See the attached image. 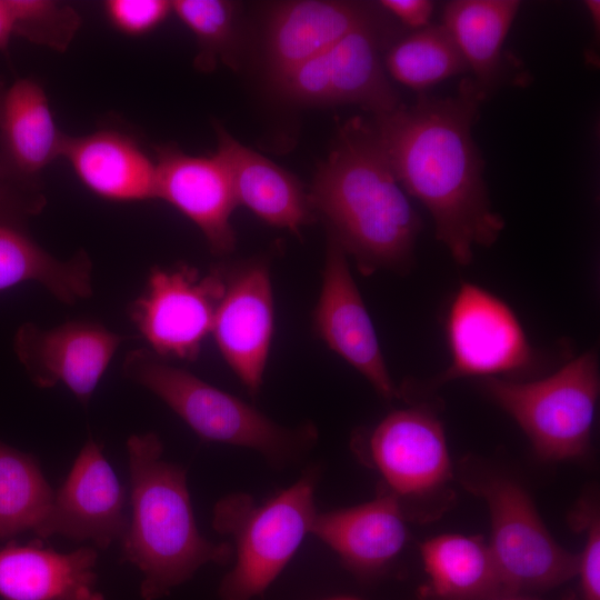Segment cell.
Listing matches in <instances>:
<instances>
[{"instance_id": "cell-1", "label": "cell", "mask_w": 600, "mask_h": 600, "mask_svg": "<svg viewBox=\"0 0 600 600\" xmlns=\"http://www.w3.org/2000/svg\"><path fill=\"white\" fill-rule=\"evenodd\" d=\"M486 93L464 79L453 97L420 96L371 123L398 182L429 210L437 239L461 266L471 263L474 246L493 244L504 228L471 134Z\"/></svg>"}, {"instance_id": "cell-2", "label": "cell", "mask_w": 600, "mask_h": 600, "mask_svg": "<svg viewBox=\"0 0 600 600\" xmlns=\"http://www.w3.org/2000/svg\"><path fill=\"white\" fill-rule=\"evenodd\" d=\"M308 198L361 274L410 271L422 222L371 123L354 117L339 128Z\"/></svg>"}, {"instance_id": "cell-3", "label": "cell", "mask_w": 600, "mask_h": 600, "mask_svg": "<svg viewBox=\"0 0 600 600\" xmlns=\"http://www.w3.org/2000/svg\"><path fill=\"white\" fill-rule=\"evenodd\" d=\"M154 432L127 441L131 518L122 537V560L142 573L140 597L159 600L184 583L204 564H226L229 543H212L199 532L186 470L162 459Z\"/></svg>"}, {"instance_id": "cell-4", "label": "cell", "mask_w": 600, "mask_h": 600, "mask_svg": "<svg viewBox=\"0 0 600 600\" xmlns=\"http://www.w3.org/2000/svg\"><path fill=\"white\" fill-rule=\"evenodd\" d=\"M122 372L161 399L201 439L256 450L273 466L297 461L317 440L312 424L283 427L148 348L129 351Z\"/></svg>"}, {"instance_id": "cell-5", "label": "cell", "mask_w": 600, "mask_h": 600, "mask_svg": "<svg viewBox=\"0 0 600 600\" xmlns=\"http://www.w3.org/2000/svg\"><path fill=\"white\" fill-rule=\"evenodd\" d=\"M317 468L263 504L232 493L213 508V528L234 544L232 569L219 586V600H253L278 578L310 533L317 513Z\"/></svg>"}, {"instance_id": "cell-6", "label": "cell", "mask_w": 600, "mask_h": 600, "mask_svg": "<svg viewBox=\"0 0 600 600\" xmlns=\"http://www.w3.org/2000/svg\"><path fill=\"white\" fill-rule=\"evenodd\" d=\"M463 463L459 479L487 504L488 543L507 593L546 591L577 577L578 556L553 539L521 482L479 461Z\"/></svg>"}, {"instance_id": "cell-7", "label": "cell", "mask_w": 600, "mask_h": 600, "mask_svg": "<svg viewBox=\"0 0 600 600\" xmlns=\"http://www.w3.org/2000/svg\"><path fill=\"white\" fill-rule=\"evenodd\" d=\"M479 386L518 423L540 459L563 461L589 451L600 391L594 350L538 380L486 378Z\"/></svg>"}, {"instance_id": "cell-8", "label": "cell", "mask_w": 600, "mask_h": 600, "mask_svg": "<svg viewBox=\"0 0 600 600\" xmlns=\"http://www.w3.org/2000/svg\"><path fill=\"white\" fill-rule=\"evenodd\" d=\"M367 457L382 478L383 491L407 520L441 513L453 492L452 466L441 420L424 403L390 412L366 438Z\"/></svg>"}, {"instance_id": "cell-9", "label": "cell", "mask_w": 600, "mask_h": 600, "mask_svg": "<svg viewBox=\"0 0 600 600\" xmlns=\"http://www.w3.org/2000/svg\"><path fill=\"white\" fill-rule=\"evenodd\" d=\"M226 291V264L202 273L187 263L153 267L131 303L132 322L162 359L194 361Z\"/></svg>"}, {"instance_id": "cell-10", "label": "cell", "mask_w": 600, "mask_h": 600, "mask_svg": "<svg viewBox=\"0 0 600 600\" xmlns=\"http://www.w3.org/2000/svg\"><path fill=\"white\" fill-rule=\"evenodd\" d=\"M450 362L433 386L476 377L502 378L531 370L538 360L512 308L489 290L463 282L444 320Z\"/></svg>"}, {"instance_id": "cell-11", "label": "cell", "mask_w": 600, "mask_h": 600, "mask_svg": "<svg viewBox=\"0 0 600 600\" xmlns=\"http://www.w3.org/2000/svg\"><path fill=\"white\" fill-rule=\"evenodd\" d=\"M387 40L379 16L272 82L284 100L306 106L352 103L383 114L400 98L388 80L379 51Z\"/></svg>"}, {"instance_id": "cell-12", "label": "cell", "mask_w": 600, "mask_h": 600, "mask_svg": "<svg viewBox=\"0 0 600 600\" xmlns=\"http://www.w3.org/2000/svg\"><path fill=\"white\" fill-rule=\"evenodd\" d=\"M316 334L360 372L386 400L403 397L389 373L348 256L327 232L322 286L312 318Z\"/></svg>"}, {"instance_id": "cell-13", "label": "cell", "mask_w": 600, "mask_h": 600, "mask_svg": "<svg viewBox=\"0 0 600 600\" xmlns=\"http://www.w3.org/2000/svg\"><path fill=\"white\" fill-rule=\"evenodd\" d=\"M274 330L269 263L254 258L226 266V291L212 331L227 364L256 397L262 386Z\"/></svg>"}, {"instance_id": "cell-14", "label": "cell", "mask_w": 600, "mask_h": 600, "mask_svg": "<svg viewBox=\"0 0 600 600\" xmlns=\"http://www.w3.org/2000/svg\"><path fill=\"white\" fill-rule=\"evenodd\" d=\"M124 507L122 484L101 446L89 439L34 533L39 539L62 536L79 542L91 541L106 550L126 533L129 519Z\"/></svg>"}, {"instance_id": "cell-15", "label": "cell", "mask_w": 600, "mask_h": 600, "mask_svg": "<svg viewBox=\"0 0 600 600\" xmlns=\"http://www.w3.org/2000/svg\"><path fill=\"white\" fill-rule=\"evenodd\" d=\"M123 340L90 321H68L51 329L24 323L14 334L13 349L37 387L62 383L87 406Z\"/></svg>"}, {"instance_id": "cell-16", "label": "cell", "mask_w": 600, "mask_h": 600, "mask_svg": "<svg viewBox=\"0 0 600 600\" xmlns=\"http://www.w3.org/2000/svg\"><path fill=\"white\" fill-rule=\"evenodd\" d=\"M156 153V199L190 219L214 256L231 253L236 248L231 214L238 203L222 160L216 153H186L173 143L157 147Z\"/></svg>"}, {"instance_id": "cell-17", "label": "cell", "mask_w": 600, "mask_h": 600, "mask_svg": "<svg viewBox=\"0 0 600 600\" xmlns=\"http://www.w3.org/2000/svg\"><path fill=\"white\" fill-rule=\"evenodd\" d=\"M377 16L371 6L354 1L298 0L274 6L264 43L271 83Z\"/></svg>"}, {"instance_id": "cell-18", "label": "cell", "mask_w": 600, "mask_h": 600, "mask_svg": "<svg viewBox=\"0 0 600 600\" xmlns=\"http://www.w3.org/2000/svg\"><path fill=\"white\" fill-rule=\"evenodd\" d=\"M41 206L0 192V291L22 282H37L63 303L92 294V262L83 249L61 260L38 244L20 218Z\"/></svg>"}, {"instance_id": "cell-19", "label": "cell", "mask_w": 600, "mask_h": 600, "mask_svg": "<svg viewBox=\"0 0 600 600\" xmlns=\"http://www.w3.org/2000/svg\"><path fill=\"white\" fill-rule=\"evenodd\" d=\"M216 154L224 163L238 204L247 207L268 224L301 236L317 218L308 193L289 171L243 146L218 121Z\"/></svg>"}, {"instance_id": "cell-20", "label": "cell", "mask_w": 600, "mask_h": 600, "mask_svg": "<svg viewBox=\"0 0 600 600\" xmlns=\"http://www.w3.org/2000/svg\"><path fill=\"white\" fill-rule=\"evenodd\" d=\"M407 521L398 501L380 490L369 502L317 512L310 533L331 548L347 568L371 576L401 552L408 537Z\"/></svg>"}, {"instance_id": "cell-21", "label": "cell", "mask_w": 600, "mask_h": 600, "mask_svg": "<svg viewBox=\"0 0 600 600\" xmlns=\"http://www.w3.org/2000/svg\"><path fill=\"white\" fill-rule=\"evenodd\" d=\"M94 547L58 552L40 540L0 549V597L6 600H104L97 589Z\"/></svg>"}, {"instance_id": "cell-22", "label": "cell", "mask_w": 600, "mask_h": 600, "mask_svg": "<svg viewBox=\"0 0 600 600\" xmlns=\"http://www.w3.org/2000/svg\"><path fill=\"white\" fill-rule=\"evenodd\" d=\"M61 158L93 193L112 201L156 199V162L130 137L99 130L64 137Z\"/></svg>"}, {"instance_id": "cell-23", "label": "cell", "mask_w": 600, "mask_h": 600, "mask_svg": "<svg viewBox=\"0 0 600 600\" xmlns=\"http://www.w3.org/2000/svg\"><path fill=\"white\" fill-rule=\"evenodd\" d=\"M66 134L58 129L48 97L32 79H18L0 94V148L4 168L31 179L61 158Z\"/></svg>"}, {"instance_id": "cell-24", "label": "cell", "mask_w": 600, "mask_h": 600, "mask_svg": "<svg viewBox=\"0 0 600 600\" xmlns=\"http://www.w3.org/2000/svg\"><path fill=\"white\" fill-rule=\"evenodd\" d=\"M420 553L428 576L420 600H497L508 594L482 537L443 533L424 540Z\"/></svg>"}, {"instance_id": "cell-25", "label": "cell", "mask_w": 600, "mask_h": 600, "mask_svg": "<svg viewBox=\"0 0 600 600\" xmlns=\"http://www.w3.org/2000/svg\"><path fill=\"white\" fill-rule=\"evenodd\" d=\"M519 8L517 0H454L444 7L442 24L486 92L500 73L502 44Z\"/></svg>"}, {"instance_id": "cell-26", "label": "cell", "mask_w": 600, "mask_h": 600, "mask_svg": "<svg viewBox=\"0 0 600 600\" xmlns=\"http://www.w3.org/2000/svg\"><path fill=\"white\" fill-rule=\"evenodd\" d=\"M53 497L38 461L0 441V539L36 532Z\"/></svg>"}, {"instance_id": "cell-27", "label": "cell", "mask_w": 600, "mask_h": 600, "mask_svg": "<svg viewBox=\"0 0 600 600\" xmlns=\"http://www.w3.org/2000/svg\"><path fill=\"white\" fill-rule=\"evenodd\" d=\"M386 66L397 81L416 90L469 70L443 24L424 27L398 40L387 52Z\"/></svg>"}, {"instance_id": "cell-28", "label": "cell", "mask_w": 600, "mask_h": 600, "mask_svg": "<svg viewBox=\"0 0 600 600\" xmlns=\"http://www.w3.org/2000/svg\"><path fill=\"white\" fill-rule=\"evenodd\" d=\"M172 12L194 34L198 51L194 67L212 71L218 62L233 68L236 3L224 0H174Z\"/></svg>"}, {"instance_id": "cell-29", "label": "cell", "mask_w": 600, "mask_h": 600, "mask_svg": "<svg viewBox=\"0 0 600 600\" xmlns=\"http://www.w3.org/2000/svg\"><path fill=\"white\" fill-rule=\"evenodd\" d=\"M13 33L56 51L70 46L81 24L71 6L52 0H8Z\"/></svg>"}, {"instance_id": "cell-30", "label": "cell", "mask_w": 600, "mask_h": 600, "mask_svg": "<svg viewBox=\"0 0 600 600\" xmlns=\"http://www.w3.org/2000/svg\"><path fill=\"white\" fill-rule=\"evenodd\" d=\"M584 531V543L578 554L577 576L580 578L581 600H600V520L598 507L584 501L572 513V521Z\"/></svg>"}, {"instance_id": "cell-31", "label": "cell", "mask_w": 600, "mask_h": 600, "mask_svg": "<svg viewBox=\"0 0 600 600\" xmlns=\"http://www.w3.org/2000/svg\"><path fill=\"white\" fill-rule=\"evenodd\" d=\"M110 22L129 36H141L158 27L172 12L166 0H109L104 3Z\"/></svg>"}, {"instance_id": "cell-32", "label": "cell", "mask_w": 600, "mask_h": 600, "mask_svg": "<svg viewBox=\"0 0 600 600\" xmlns=\"http://www.w3.org/2000/svg\"><path fill=\"white\" fill-rule=\"evenodd\" d=\"M379 4L412 29L424 28L433 11V2L429 0H381Z\"/></svg>"}, {"instance_id": "cell-33", "label": "cell", "mask_w": 600, "mask_h": 600, "mask_svg": "<svg viewBox=\"0 0 600 600\" xmlns=\"http://www.w3.org/2000/svg\"><path fill=\"white\" fill-rule=\"evenodd\" d=\"M13 34V20L8 0H0V50H4Z\"/></svg>"}, {"instance_id": "cell-34", "label": "cell", "mask_w": 600, "mask_h": 600, "mask_svg": "<svg viewBox=\"0 0 600 600\" xmlns=\"http://www.w3.org/2000/svg\"><path fill=\"white\" fill-rule=\"evenodd\" d=\"M497 600H541L534 597H530L527 593H513V594H507L503 596ZM562 600H581L574 596L566 597Z\"/></svg>"}, {"instance_id": "cell-35", "label": "cell", "mask_w": 600, "mask_h": 600, "mask_svg": "<svg viewBox=\"0 0 600 600\" xmlns=\"http://www.w3.org/2000/svg\"><path fill=\"white\" fill-rule=\"evenodd\" d=\"M332 600H356V599H351V598H338V599H332Z\"/></svg>"}]
</instances>
